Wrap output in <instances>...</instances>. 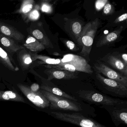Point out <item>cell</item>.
I'll return each instance as SVG.
<instances>
[{"label":"cell","instance_id":"cell-1","mask_svg":"<svg viewBox=\"0 0 127 127\" xmlns=\"http://www.w3.org/2000/svg\"><path fill=\"white\" fill-rule=\"evenodd\" d=\"M34 61L40 60L43 64H46L44 66L47 69H52L65 64H70L78 68L80 72L92 73L91 66L86 59L80 56L72 54L64 55L62 58H52L48 56L34 54L32 56Z\"/></svg>","mask_w":127,"mask_h":127},{"label":"cell","instance_id":"cell-2","mask_svg":"<svg viewBox=\"0 0 127 127\" xmlns=\"http://www.w3.org/2000/svg\"><path fill=\"white\" fill-rule=\"evenodd\" d=\"M99 25L98 19L87 24L83 28L77 42L82 48L80 54L84 57H89L92 49L94 40Z\"/></svg>","mask_w":127,"mask_h":127},{"label":"cell","instance_id":"cell-3","mask_svg":"<svg viewBox=\"0 0 127 127\" xmlns=\"http://www.w3.org/2000/svg\"><path fill=\"white\" fill-rule=\"evenodd\" d=\"M52 116L55 118L63 122L69 123L81 127H107L89 117L79 113H62L53 111Z\"/></svg>","mask_w":127,"mask_h":127},{"label":"cell","instance_id":"cell-4","mask_svg":"<svg viewBox=\"0 0 127 127\" xmlns=\"http://www.w3.org/2000/svg\"><path fill=\"white\" fill-rule=\"evenodd\" d=\"M76 93L82 99L93 104L107 106L127 105L126 101L111 98L93 91L80 90Z\"/></svg>","mask_w":127,"mask_h":127},{"label":"cell","instance_id":"cell-5","mask_svg":"<svg viewBox=\"0 0 127 127\" xmlns=\"http://www.w3.org/2000/svg\"><path fill=\"white\" fill-rule=\"evenodd\" d=\"M50 103V109L78 112L82 110L80 104L63 97L56 95L46 91H40Z\"/></svg>","mask_w":127,"mask_h":127},{"label":"cell","instance_id":"cell-6","mask_svg":"<svg viewBox=\"0 0 127 127\" xmlns=\"http://www.w3.org/2000/svg\"><path fill=\"white\" fill-rule=\"evenodd\" d=\"M17 86L25 96L35 106L42 108L50 107L49 102L40 91L34 93L29 86L23 84H18Z\"/></svg>","mask_w":127,"mask_h":127},{"label":"cell","instance_id":"cell-7","mask_svg":"<svg viewBox=\"0 0 127 127\" xmlns=\"http://www.w3.org/2000/svg\"><path fill=\"white\" fill-rule=\"evenodd\" d=\"M96 76L107 90L121 96H127V87L116 81L105 78L98 73H96Z\"/></svg>","mask_w":127,"mask_h":127},{"label":"cell","instance_id":"cell-8","mask_svg":"<svg viewBox=\"0 0 127 127\" xmlns=\"http://www.w3.org/2000/svg\"><path fill=\"white\" fill-rule=\"evenodd\" d=\"M93 68L96 72L102 73L109 79L118 82L127 87V77L114 71L107 65L102 64H96Z\"/></svg>","mask_w":127,"mask_h":127},{"label":"cell","instance_id":"cell-9","mask_svg":"<svg viewBox=\"0 0 127 127\" xmlns=\"http://www.w3.org/2000/svg\"><path fill=\"white\" fill-rule=\"evenodd\" d=\"M124 105H102V107L107 110L111 116L113 122L117 126L121 123L127 125V109L126 107L122 108V106Z\"/></svg>","mask_w":127,"mask_h":127},{"label":"cell","instance_id":"cell-10","mask_svg":"<svg viewBox=\"0 0 127 127\" xmlns=\"http://www.w3.org/2000/svg\"><path fill=\"white\" fill-rule=\"evenodd\" d=\"M44 73L48 76V81L55 79L62 80H69L78 78L76 72H72L67 70H62L57 69H47Z\"/></svg>","mask_w":127,"mask_h":127},{"label":"cell","instance_id":"cell-11","mask_svg":"<svg viewBox=\"0 0 127 127\" xmlns=\"http://www.w3.org/2000/svg\"><path fill=\"white\" fill-rule=\"evenodd\" d=\"M0 34L19 42L23 41L25 38V36L15 28L1 22H0Z\"/></svg>","mask_w":127,"mask_h":127},{"label":"cell","instance_id":"cell-12","mask_svg":"<svg viewBox=\"0 0 127 127\" xmlns=\"http://www.w3.org/2000/svg\"><path fill=\"white\" fill-rule=\"evenodd\" d=\"M0 43L7 52L10 53H14L20 50L24 49V47L18 44L14 40L0 34Z\"/></svg>","mask_w":127,"mask_h":127},{"label":"cell","instance_id":"cell-13","mask_svg":"<svg viewBox=\"0 0 127 127\" xmlns=\"http://www.w3.org/2000/svg\"><path fill=\"white\" fill-rule=\"evenodd\" d=\"M0 62L12 71L15 72L19 70L14 59L1 47H0Z\"/></svg>","mask_w":127,"mask_h":127},{"label":"cell","instance_id":"cell-14","mask_svg":"<svg viewBox=\"0 0 127 127\" xmlns=\"http://www.w3.org/2000/svg\"><path fill=\"white\" fill-rule=\"evenodd\" d=\"M107 62L110 65L120 72V74L127 77V66L122 59L114 56H110L108 58Z\"/></svg>","mask_w":127,"mask_h":127},{"label":"cell","instance_id":"cell-15","mask_svg":"<svg viewBox=\"0 0 127 127\" xmlns=\"http://www.w3.org/2000/svg\"><path fill=\"white\" fill-rule=\"evenodd\" d=\"M41 88L43 90L46 91L56 95L64 97L73 101L76 102L78 101L77 99L75 97H73L66 93L55 85H44L41 86Z\"/></svg>","mask_w":127,"mask_h":127},{"label":"cell","instance_id":"cell-16","mask_svg":"<svg viewBox=\"0 0 127 127\" xmlns=\"http://www.w3.org/2000/svg\"><path fill=\"white\" fill-rule=\"evenodd\" d=\"M0 100L14 101L24 102L25 99L17 93L11 91H0Z\"/></svg>","mask_w":127,"mask_h":127},{"label":"cell","instance_id":"cell-17","mask_svg":"<svg viewBox=\"0 0 127 127\" xmlns=\"http://www.w3.org/2000/svg\"><path fill=\"white\" fill-rule=\"evenodd\" d=\"M24 46L33 52H40L45 49L43 44L34 37L29 36L24 44Z\"/></svg>","mask_w":127,"mask_h":127},{"label":"cell","instance_id":"cell-18","mask_svg":"<svg viewBox=\"0 0 127 127\" xmlns=\"http://www.w3.org/2000/svg\"><path fill=\"white\" fill-rule=\"evenodd\" d=\"M123 28V26H122L120 27L119 29L117 30H114L113 32L105 35L99 41V45L98 46H101L107 45L115 41L119 37L120 34L122 32Z\"/></svg>","mask_w":127,"mask_h":127},{"label":"cell","instance_id":"cell-19","mask_svg":"<svg viewBox=\"0 0 127 127\" xmlns=\"http://www.w3.org/2000/svg\"><path fill=\"white\" fill-rule=\"evenodd\" d=\"M19 61L20 65L24 70L28 69L32 61V58L30 54L26 52L24 54H20L19 56Z\"/></svg>","mask_w":127,"mask_h":127},{"label":"cell","instance_id":"cell-20","mask_svg":"<svg viewBox=\"0 0 127 127\" xmlns=\"http://www.w3.org/2000/svg\"><path fill=\"white\" fill-rule=\"evenodd\" d=\"M32 34L35 38L41 43L44 46H50L49 40L40 30L37 29L35 30L32 31Z\"/></svg>","mask_w":127,"mask_h":127},{"label":"cell","instance_id":"cell-21","mask_svg":"<svg viewBox=\"0 0 127 127\" xmlns=\"http://www.w3.org/2000/svg\"><path fill=\"white\" fill-rule=\"evenodd\" d=\"M34 0H30L24 1L21 5V8L20 9V12L24 16V17L27 16L29 14L32 10L34 4Z\"/></svg>","mask_w":127,"mask_h":127},{"label":"cell","instance_id":"cell-22","mask_svg":"<svg viewBox=\"0 0 127 127\" xmlns=\"http://www.w3.org/2000/svg\"><path fill=\"white\" fill-rule=\"evenodd\" d=\"M71 30L73 35L76 39H78L80 36L82 32V26L81 24L78 21H75L72 24Z\"/></svg>","mask_w":127,"mask_h":127},{"label":"cell","instance_id":"cell-23","mask_svg":"<svg viewBox=\"0 0 127 127\" xmlns=\"http://www.w3.org/2000/svg\"><path fill=\"white\" fill-rule=\"evenodd\" d=\"M108 0H98L95 3V7L97 11H100L103 8V7L107 3Z\"/></svg>","mask_w":127,"mask_h":127},{"label":"cell","instance_id":"cell-24","mask_svg":"<svg viewBox=\"0 0 127 127\" xmlns=\"http://www.w3.org/2000/svg\"><path fill=\"white\" fill-rule=\"evenodd\" d=\"M40 14L37 10L34 9L32 12L30 13L29 18L32 21H35L39 18Z\"/></svg>","mask_w":127,"mask_h":127},{"label":"cell","instance_id":"cell-25","mask_svg":"<svg viewBox=\"0 0 127 127\" xmlns=\"http://www.w3.org/2000/svg\"><path fill=\"white\" fill-rule=\"evenodd\" d=\"M65 44L70 50L72 51H77L78 50V48L76 46L75 44L71 41H66L65 42Z\"/></svg>","mask_w":127,"mask_h":127},{"label":"cell","instance_id":"cell-26","mask_svg":"<svg viewBox=\"0 0 127 127\" xmlns=\"http://www.w3.org/2000/svg\"><path fill=\"white\" fill-rule=\"evenodd\" d=\"M112 6L110 3H107L103 9V14L105 15H108L112 12Z\"/></svg>","mask_w":127,"mask_h":127},{"label":"cell","instance_id":"cell-27","mask_svg":"<svg viewBox=\"0 0 127 127\" xmlns=\"http://www.w3.org/2000/svg\"><path fill=\"white\" fill-rule=\"evenodd\" d=\"M127 19V14L126 13H125L121 15V16L117 18L116 20H115V23H120V22H122L126 20Z\"/></svg>","mask_w":127,"mask_h":127},{"label":"cell","instance_id":"cell-28","mask_svg":"<svg viewBox=\"0 0 127 127\" xmlns=\"http://www.w3.org/2000/svg\"><path fill=\"white\" fill-rule=\"evenodd\" d=\"M30 90L32 92L36 93L39 91V89H40V86L39 85L36 83H34L32 84L30 87Z\"/></svg>","mask_w":127,"mask_h":127},{"label":"cell","instance_id":"cell-29","mask_svg":"<svg viewBox=\"0 0 127 127\" xmlns=\"http://www.w3.org/2000/svg\"><path fill=\"white\" fill-rule=\"evenodd\" d=\"M41 10L44 12H49L51 11V7L48 4L44 3L42 6Z\"/></svg>","mask_w":127,"mask_h":127},{"label":"cell","instance_id":"cell-30","mask_svg":"<svg viewBox=\"0 0 127 127\" xmlns=\"http://www.w3.org/2000/svg\"><path fill=\"white\" fill-rule=\"evenodd\" d=\"M122 61L127 66V55L126 53H123L122 55Z\"/></svg>","mask_w":127,"mask_h":127}]
</instances>
